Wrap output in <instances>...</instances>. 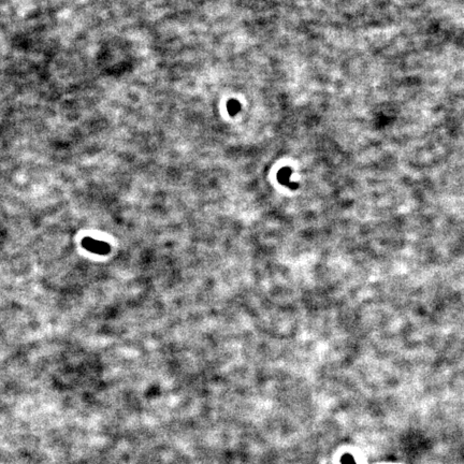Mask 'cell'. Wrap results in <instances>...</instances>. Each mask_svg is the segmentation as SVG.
<instances>
[{"instance_id":"obj_1","label":"cell","mask_w":464,"mask_h":464,"mask_svg":"<svg viewBox=\"0 0 464 464\" xmlns=\"http://www.w3.org/2000/svg\"><path fill=\"white\" fill-rule=\"evenodd\" d=\"M82 246L87 250L88 252L97 254V255H108L111 251V247L106 242L95 240L93 237H84L82 240Z\"/></svg>"},{"instance_id":"obj_2","label":"cell","mask_w":464,"mask_h":464,"mask_svg":"<svg viewBox=\"0 0 464 464\" xmlns=\"http://www.w3.org/2000/svg\"><path fill=\"white\" fill-rule=\"evenodd\" d=\"M292 174V170L290 168H283V169H280L278 171V180L279 183L281 185H284L286 187H289L290 189L292 190H296L298 188V185L297 183H292V182L290 181V175Z\"/></svg>"},{"instance_id":"obj_3","label":"cell","mask_w":464,"mask_h":464,"mask_svg":"<svg viewBox=\"0 0 464 464\" xmlns=\"http://www.w3.org/2000/svg\"><path fill=\"white\" fill-rule=\"evenodd\" d=\"M240 109H241L240 103H239V101H236V100L229 101L228 104H227V110L231 115H235L237 112L240 111Z\"/></svg>"},{"instance_id":"obj_4","label":"cell","mask_w":464,"mask_h":464,"mask_svg":"<svg viewBox=\"0 0 464 464\" xmlns=\"http://www.w3.org/2000/svg\"><path fill=\"white\" fill-rule=\"evenodd\" d=\"M341 464H357V462L351 454L346 452L341 457Z\"/></svg>"}]
</instances>
